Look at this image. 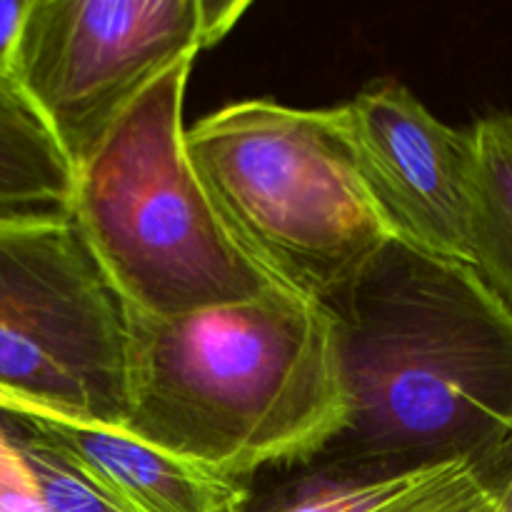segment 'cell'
Returning a JSON list of instances; mask_svg holds the SVG:
<instances>
[{"mask_svg":"<svg viewBox=\"0 0 512 512\" xmlns=\"http://www.w3.org/2000/svg\"><path fill=\"white\" fill-rule=\"evenodd\" d=\"M0 425L23 455L48 512H120L78 468L18 418L0 415Z\"/></svg>","mask_w":512,"mask_h":512,"instance_id":"12","label":"cell"},{"mask_svg":"<svg viewBox=\"0 0 512 512\" xmlns=\"http://www.w3.org/2000/svg\"><path fill=\"white\" fill-rule=\"evenodd\" d=\"M120 433L243 483L305 468L345 420L338 325L288 290L180 318L128 310Z\"/></svg>","mask_w":512,"mask_h":512,"instance_id":"2","label":"cell"},{"mask_svg":"<svg viewBox=\"0 0 512 512\" xmlns=\"http://www.w3.org/2000/svg\"><path fill=\"white\" fill-rule=\"evenodd\" d=\"M75 170L23 103L0 98V218L70 215Z\"/></svg>","mask_w":512,"mask_h":512,"instance_id":"10","label":"cell"},{"mask_svg":"<svg viewBox=\"0 0 512 512\" xmlns=\"http://www.w3.org/2000/svg\"><path fill=\"white\" fill-rule=\"evenodd\" d=\"M250 3L30 0L15 58L25 108L78 170L175 63L225 38Z\"/></svg>","mask_w":512,"mask_h":512,"instance_id":"6","label":"cell"},{"mask_svg":"<svg viewBox=\"0 0 512 512\" xmlns=\"http://www.w3.org/2000/svg\"><path fill=\"white\" fill-rule=\"evenodd\" d=\"M25 483H33V475H30L23 455L18 453L13 440L8 438V433H5L3 425H0V493Z\"/></svg>","mask_w":512,"mask_h":512,"instance_id":"15","label":"cell"},{"mask_svg":"<svg viewBox=\"0 0 512 512\" xmlns=\"http://www.w3.org/2000/svg\"><path fill=\"white\" fill-rule=\"evenodd\" d=\"M128 340L73 215L0 218V415L120 430Z\"/></svg>","mask_w":512,"mask_h":512,"instance_id":"5","label":"cell"},{"mask_svg":"<svg viewBox=\"0 0 512 512\" xmlns=\"http://www.w3.org/2000/svg\"><path fill=\"white\" fill-rule=\"evenodd\" d=\"M185 143L235 243L288 293L328 303L395 240L343 105L238 100L200 118Z\"/></svg>","mask_w":512,"mask_h":512,"instance_id":"3","label":"cell"},{"mask_svg":"<svg viewBox=\"0 0 512 512\" xmlns=\"http://www.w3.org/2000/svg\"><path fill=\"white\" fill-rule=\"evenodd\" d=\"M498 493L470 465H453L380 512H495Z\"/></svg>","mask_w":512,"mask_h":512,"instance_id":"13","label":"cell"},{"mask_svg":"<svg viewBox=\"0 0 512 512\" xmlns=\"http://www.w3.org/2000/svg\"><path fill=\"white\" fill-rule=\"evenodd\" d=\"M495 512H512V475L508 483L500 488L498 493V505H495Z\"/></svg>","mask_w":512,"mask_h":512,"instance_id":"16","label":"cell"},{"mask_svg":"<svg viewBox=\"0 0 512 512\" xmlns=\"http://www.w3.org/2000/svg\"><path fill=\"white\" fill-rule=\"evenodd\" d=\"M28 10L30 0H0V98L15 103H23L15 83V58Z\"/></svg>","mask_w":512,"mask_h":512,"instance_id":"14","label":"cell"},{"mask_svg":"<svg viewBox=\"0 0 512 512\" xmlns=\"http://www.w3.org/2000/svg\"><path fill=\"white\" fill-rule=\"evenodd\" d=\"M348 115L365 183L395 240L468 265L473 135L435 118L400 80L365 85Z\"/></svg>","mask_w":512,"mask_h":512,"instance_id":"7","label":"cell"},{"mask_svg":"<svg viewBox=\"0 0 512 512\" xmlns=\"http://www.w3.org/2000/svg\"><path fill=\"white\" fill-rule=\"evenodd\" d=\"M468 265L512 310V113H490L470 125Z\"/></svg>","mask_w":512,"mask_h":512,"instance_id":"9","label":"cell"},{"mask_svg":"<svg viewBox=\"0 0 512 512\" xmlns=\"http://www.w3.org/2000/svg\"><path fill=\"white\" fill-rule=\"evenodd\" d=\"M463 465V463H453ZM453 465L418 473L388 475V478H365V475L310 473L303 470L298 478L285 483L273 498L260 505H245L238 512H380L395 500L405 498L420 485L430 483Z\"/></svg>","mask_w":512,"mask_h":512,"instance_id":"11","label":"cell"},{"mask_svg":"<svg viewBox=\"0 0 512 512\" xmlns=\"http://www.w3.org/2000/svg\"><path fill=\"white\" fill-rule=\"evenodd\" d=\"M195 60L145 88L75 170L70 215L125 308L150 318L278 288L235 243L188 155L183 110Z\"/></svg>","mask_w":512,"mask_h":512,"instance_id":"4","label":"cell"},{"mask_svg":"<svg viewBox=\"0 0 512 512\" xmlns=\"http://www.w3.org/2000/svg\"><path fill=\"white\" fill-rule=\"evenodd\" d=\"M78 468L120 512H238L248 485L100 425L18 418Z\"/></svg>","mask_w":512,"mask_h":512,"instance_id":"8","label":"cell"},{"mask_svg":"<svg viewBox=\"0 0 512 512\" xmlns=\"http://www.w3.org/2000/svg\"><path fill=\"white\" fill-rule=\"evenodd\" d=\"M338 325L345 420L310 473L470 465L512 475V310L470 265L393 240L323 303Z\"/></svg>","mask_w":512,"mask_h":512,"instance_id":"1","label":"cell"}]
</instances>
